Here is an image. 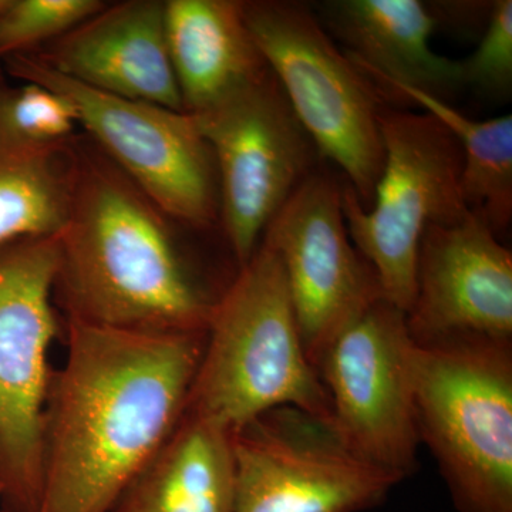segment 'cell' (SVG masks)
Instances as JSON below:
<instances>
[{
  "label": "cell",
  "instance_id": "cell-1",
  "mask_svg": "<svg viewBox=\"0 0 512 512\" xmlns=\"http://www.w3.org/2000/svg\"><path fill=\"white\" fill-rule=\"evenodd\" d=\"M204 332H134L69 319L50 380L37 512H110L187 410Z\"/></svg>",
  "mask_w": 512,
  "mask_h": 512
},
{
  "label": "cell",
  "instance_id": "cell-2",
  "mask_svg": "<svg viewBox=\"0 0 512 512\" xmlns=\"http://www.w3.org/2000/svg\"><path fill=\"white\" fill-rule=\"evenodd\" d=\"M59 239L56 288L69 319L134 332H204L215 302L164 214L119 168L79 156Z\"/></svg>",
  "mask_w": 512,
  "mask_h": 512
},
{
  "label": "cell",
  "instance_id": "cell-3",
  "mask_svg": "<svg viewBox=\"0 0 512 512\" xmlns=\"http://www.w3.org/2000/svg\"><path fill=\"white\" fill-rule=\"evenodd\" d=\"M332 421V403L303 350L281 259L261 241L215 302L185 413L234 433L276 407Z\"/></svg>",
  "mask_w": 512,
  "mask_h": 512
},
{
  "label": "cell",
  "instance_id": "cell-4",
  "mask_svg": "<svg viewBox=\"0 0 512 512\" xmlns=\"http://www.w3.org/2000/svg\"><path fill=\"white\" fill-rule=\"evenodd\" d=\"M420 444L458 512H512V342L414 343Z\"/></svg>",
  "mask_w": 512,
  "mask_h": 512
},
{
  "label": "cell",
  "instance_id": "cell-5",
  "mask_svg": "<svg viewBox=\"0 0 512 512\" xmlns=\"http://www.w3.org/2000/svg\"><path fill=\"white\" fill-rule=\"evenodd\" d=\"M242 13L255 45L320 157L345 174L370 207L382 174V94L301 2L252 0Z\"/></svg>",
  "mask_w": 512,
  "mask_h": 512
},
{
  "label": "cell",
  "instance_id": "cell-6",
  "mask_svg": "<svg viewBox=\"0 0 512 512\" xmlns=\"http://www.w3.org/2000/svg\"><path fill=\"white\" fill-rule=\"evenodd\" d=\"M380 130L384 163L372 204L365 210L343 181V215L353 245L379 279L384 301L407 313L424 232L470 214L461 194L463 153L451 131L424 111L386 103Z\"/></svg>",
  "mask_w": 512,
  "mask_h": 512
},
{
  "label": "cell",
  "instance_id": "cell-7",
  "mask_svg": "<svg viewBox=\"0 0 512 512\" xmlns=\"http://www.w3.org/2000/svg\"><path fill=\"white\" fill-rule=\"evenodd\" d=\"M59 261L57 237L0 245V485L6 512H37L42 495Z\"/></svg>",
  "mask_w": 512,
  "mask_h": 512
},
{
  "label": "cell",
  "instance_id": "cell-8",
  "mask_svg": "<svg viewBox=\"0 0 512 512\" xmlns=\"http://www.w3.org/2000/svg\"><path fill=\"white\" fill-rule=\"evenodd\" d=\"M2 63L10 76L66 97L80 126L165 217L197 228L217 221V164L191 114L99 92L57 73L32 53L9 56Z\"/></svg>",
  "mask_w": 512,
  "mask_h": 512
},
{
  "label": "cell",
  "instance_id": "cell-9",
  "mask_svg": "<svg viewBox=\"0 0 512 512\" xmlns=\"http://www.w3.org/2000/svg\"><path fill=\"white\" fill-rule=\"evenodd\" d=\"M191 116L214 153L225 234L245 265L269 222L318 168V148L271 70Z\"/></svg>",
  "mask_w": 512,
  "mask_h": 512
},
{
  "label": "cell",
  "instance_id": "cell-10",
  "mask_svg": "<svg viewBox=\"0 0 512 512\" xmlns=\"http://www.w3.org/2000/svg\"><path fill=\"white\" fill-rule=\"evenodd\" d=\"M232 446L234 512H363L403 481L359 456L332 421L298 407L249 421Z\"/></svg>",
  "mask_w": 512,
  "mask_h": 512
},
{
  "label": "cell",
  "instance_id": "cell-11",
  "mask_svg": "<svg viewBox=\"0 0 512 512\" xmlns=\"http://www.w3.org/2000/svg\"><path fill=\"white\" fill-rule=\"evenodd\" d=\"M413 355L406 313L380 299L340 333L316 367L342 439L403 480L419 463Z\"/></svg>",
  "mask_w": 512,
  "mask_h": 512
},
{
  "label": "cell",
  "instance_id": "cell-12",
  "mask_svg": "<svg viewBox=\"0 0 512 512\" xmlns=\"http://www.w3.org/2000/svg\"><path fill=\"white\" fill-rule=\"evenodd\" d=\"M343 183L315 171L269 222L262 241L281 259L303 350L313 367L340 333L383 299L343 215Z\"/></svg>",
  "mask_w": 512,
  "mask_h": 512
},
{
  "label": "cell",
  "instance_id": "cell-13",
  "mask_svg": "<svg viewBox=\"0 0 512 512\" xmlns=\"http://www.w3.org/2000/svg\"><path fill=\"white\" fill-rule=\"evenodd\" d=\"M406 319L419 346L512 342V254L483 215L426 229Z\"/></svg>",
  "mask_w": 512,
  "mask_h": 512
},
{
  "label": "cell",
  "instance_id": "cell-14",
  "mask_svg": "<svg viewBox=\"0 0 512 512\" xmlns=\"http://www.w3.org/2000/svg\"><path fill=\"white\" fill-rule=\"evenodd\" d=\"M57 73L99 92L184 111L168 55L165 2L128 0L106 6L55 40L49 52H32Z\"/></svg>",
  "mask_w": 512,
  "mask_h": 512
},
{
  "label": "cell",
  "instance_id": "cell-15",
  "mask_svg": "<svg viewBox=\"0 0 512 512\" xmlns=\"http://www.w3.org/2000/svg\"><path fill=\"white\" fill-rule=\"evenodd\" d=\"M316 10L323 28L377 89L410 87L448 103L464 90L460 60L430 46L439 28L430 3L330 0Z\"/></svg>",
  "mask_w": 512,
  "mask_h": 512
},
{
  "label": "cell",
  "instance_id": "cell-16",
  "mask_svg": "<svg viewBox=\"0 0 512 512\" xmlns=\"http://www.w3.org/2000/svg\"><path fill=\"white\" fill-rule=\"evenodd\" d=\"M165 37L188 114L208 109L269 70L245 22L242 2L168 0Z\"/></svg>",
  "mask_w": 512,
  "mask_h": 512
},
{
  "label": "cell",
  "instance_id": "cell-17",
  "mask_svg": "<svg viewBox=\"0 0 512 512\" xmlns=\"http://www.w3.org/2000/svg\"><path fill=\"white\" fill-rule=\"evenodd\" d=\"M232 433L184 414L110 512H234Z\"/></svg>",
  "mask_w": 512,
  "mask_h": 512
},
{
  "label": "cell",
  "instance_id": "cell-18",
  "mask_svg": "<svg viewBox=\"0 0 512 512\" xmlns=\"http://www.w3.org/2000/svg\"><path fill=\"white\" fill-rule=\"evenodd\" d=\"M66 143H33L0 120V245L62 231L79 168Z\"/></svg>",
  "mask_w": 512,
  "mask_h": 512
},
{
  "label": "cell",
  "instance_id": "cell-19",
  "mask_svg": "<svg viewBox=\"0 0 512 512\" xmlns=\"http://www.w3.org/2000/svg\"><path fill=\"white\" fill-rule=\"evenodd\" d=\"M377 89V87H376ZM379 90L387 103L419 106L451 131L463 153L461 194L500 238L512 220V117L474 120L448 101L404 86Z\"/></svg>",
  "mask_w": 512,
  "mask_h": 512
},
{
  "label": "cell",
  "instance_id": "cell-20",
  "mask_svg": "<svg viewBox=\"0 0 512 512\" xmlns=\"http://www.w3.org/2000/svg\"><path fill=\"white\" fill-rule=\"evenodd\" d=\"M106 6L101 0H0V60L55 42Z\"/></svg>",
  "mask_w": 512,
  "mask_h": 512
},
{
  "label": "cell",
  "instance_id": "cell-21",
  "mask_svg": "<svg viewBox=\"0 0 512 512\" xmlns=\"http://www.w3.org/2000/svg\"><path fill=\"white\" fill-rule=\"evenodd\" d=\"M0 120L19 137L40 144L63 143L80 126L66 97L36 83L9 87L0 83Z\"/></svg>",
  "mask_w": 512,
  "mask_h": 512
},
{
  "label": "cell",
  "instance_id": "cell-22",
  "mask_svg": "<svg viewBox=\"0 0 512 512\" xmlns=\"http://www.w3.org/2000/svg\"><path fill=\"white\" fill-rule=\"evenodd\" d=\"M464 89L494 101L510 99L512 90V2L497 0L476 52L460 60Z\"/></svg>",
  "mask_w": 512,
  "mask_h": 512
},
{
  "label": "cell",
  "instance_id": "cell-23",
  "mask_svg": "<svg viewBox=\"0 0 512 512\" xmlns=\"http://www.w3.org/2000/svg\"><path fill=\"white\" fill-rule=\"evenodd\" d=\"M5 82V69H3L2 60H0V83Z\"/></svg>",
  "mask_w": 512,
  "mask_h": 512
},
{
  "label": "cell",
  "instance_id": "cell-24",
  "mask_svg": "<svg viewBox=\"0 0 512 512\" xmlns=\"http://www.w3.org/2000/svg\"><path fill=\"white\" fill-rule=\"evenodd\" d=\"M2 494H3V488H2V485H0V500H2Z\"/></svg>",
  "mask_w": 512,
  "mask_h": 512
},
{
  "label": "cell",
  "instance_id": "cell-25",
  "mask_svg": "<svg viewBox=\"0 0 512 512\" xmlns=\"http://www.w3.org/2000/svg\"><path fill=\"white\" fill-rule=\"evenodd\" d=\"M0 512H6V511H3V510H2V511H0Z\"/></svg>",
  "mask_w": 512,
  "mask_h": 512
}]
</instances>
